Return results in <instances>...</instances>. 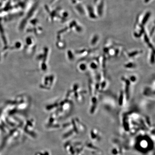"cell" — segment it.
I'll list each match as a JSON object with an SVG mask.
<instances>
[{"label":"cell","mask_w":155,"mask_h":155,"mask_svg":"<svg viewBox=\"0 0 155 155\" xmlns=\"http://www.w3.org/2000/svg\"><path fill=\"white\" fill-rule=\"evenodd\" d=\"M150 13H147L146 14V15L145 16V17H144L143 21H142V24L143 25L145 24L146 22L148 21V20L149 19V18L150 17Z\"/></svg>","instance_id":"6da1fadb"},{"label":"cell","mask_w":155,"mask_h":155,"mask_svg":"<svg viewBox=\"0 0 155 155\" xmlns=\"http://www.w3.org/2000/svg\"><path fill=\"white\" fill-rule=\"evenodd\" d=\"M149 1V0H145V1L146 2L148 1Z\"/></svg>","instance_id":"7a4b0ae2"}]
</instances>
